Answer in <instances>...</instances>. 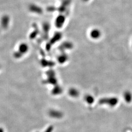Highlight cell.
<instances>
[{
	"mask_svg": "<svg viewBox=\"0 0 132 132\" xmlns=\"http://www.w3.org/2000/svg\"><path fill=\"white\" fill-rule=\"evenodd\" d=\"M90 36L92 39H97L101 36V32L98 29H93L90 33Z\"/></svg>",
	"mask_w": 132,
	"mask_h": 132,
	"instance_id": "obj_1",
	"label": "cell"
},
{
	"mask_svg": "<svg viewBox=\"0 0 132 132\" xmlns=\"http://www.w3.org/2000/svg\"><path fill=\"white\" fill-rule=\"evenodd\" d=\"M84 1H89V0H84Z\"/></svg>",
	"mask_w": 132,
	"mask_h": 132,
	"instance_id": "obj_2",
	"label": "cell"
}]
</instances>
